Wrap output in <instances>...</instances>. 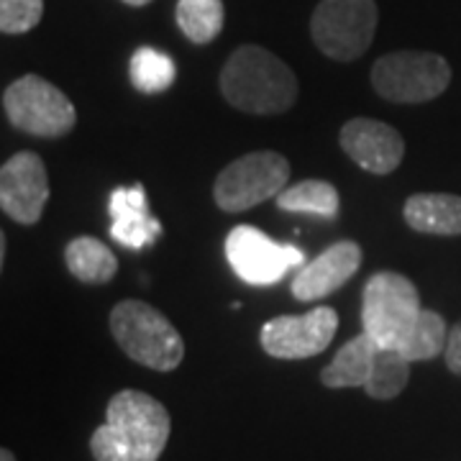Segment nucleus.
<instances>
[{
	"label": "nucleus",
	"instance_id": "obj_25",
	"mask_svg": "<svg viewBox=\"0 0 461 461\" xmlns=\"http://www.w3.org/2000/svg\"><path fill=\"white\" fill-rule=\"evenodd\" d=\"M0 461H16V456H14L8 448H3V451H0Z\"/></svg>",
	"mask_w": 461,
	"mask_h": 461
},
{
	"label": "nucleus",
	"instance_id": "obj_24",
	"mask_svg": "<svg viewBox=\"0 0 461 461\" xmlns=\"http://www.w3.org/2000/svg\"><path fill=\"white\" fill-rule=\"evenodd\" d=\"M121 3H126V5H133V8H141V5H147L151 0H121Z\"/></svg>",
	"mask_w": 461,
	"mask_h": 461
},
{
	"label": "nucleus",
	"instance_id": "obj_6",
	"mask_svg": "<svg viewBox=\"0 0 461 461\" xmlns=\"http://www.w3.org/2000/svg\"><path fill=\"white\" fill-rule=\"evenodd\" d=\"M451 83V67L433 51H393L372 67V87L393 103H429Z\"/></svg>",
	"mask_w": 461,
	"mask_h": 461
},
{
	"label": "nucleus",
	"instance_id": "obj_16",
	"mask_svg": "<svg viewBox=\"0 0 461 461\" xmlns=\"http://www.w3.org/2000/svg\"><path fill=\"white\" fill-rule=\"evenodd\" d=\"M377 341L369 333H359L357 339L346 341L339 348V354L321 372V382L330 390L364 387L372 377V369H375V362H377Z\"/></svg>",
	"mask_w": 461,
	"mask_h": 461
},
{
	"label": "nucleus",
	"instance_id": "obj_17",
	"mask_svg": "<svg viewBox=\"0 0 461 461\" xmlns=\"http://www.w3.org/2000/svg\"><path fill=\"white\" fill-rule=\"evenodd\" d=\"M67 269L85 285H105L118 272V259L95 236H77L65 249Z\"/></svg>",
	"mask_w": 461,
	"mask_h": 461
},
{
	"label": "nucleus",
	"instance_id": "obj_8",
	"mask_svg": "<svg viewBox=\"0 0 461 461\" xmlns=\"http://www.w3.org/2000/svg\"><path fill=\"white\" fill-rule=\"evenodd\" d=\"M375 0H321L311 18L315 47L336 62L359 59L377 32Z\"/></svg>",
	"mask_w": 461,
	"mask_h": 461
},
{
	"label": "nucleus",
	"instance_id": "obj_5",
	"mask_svg": "<svg viewBox=\"0 0 461 461\" xmlns=\"http://www.w3.org/2000/svg\"><path fill=\"white\" fill-rule=\"evenodd\" d=\"M290 182V162L277 151H251L215 177L213 200L223 213H244L277 198Z\"/></svg>",
	"mask_w": 461,
	"mask_h": 461
},
{
	"label": "nucleus",
	"instance_id": "obj_1",
	"mask_svg": "<svg viewBox=\"0 0 461 461\" xmlns=\"http://www.w3.org/2000/svg\"><path fill=\"white\" fill-rule=\"evenodd\" d=\"M362 326L382 348L400 351L408 362L436 359L448 339L441 313L423 308L418 287L400 272H377L366 280Z\"/></svg>",
	"mask_w": 461,
	"mask_h": 461
},
{
	"label": "nucleus",
	"instance_id": "obj_7",
	"mask_svg": "<svg viewBox=\"0 0 461 461\" xmlns=\"http://www.w3.org/2000/svg\"><path fill=\"white\" fill-rule=\"evenodd\" d=\"M8 121L39 139H59L75 129L77 111L65 93L39 75H23L3 93Z\"/></svg>",
	"mask_w": 461,
	"mask_h": 461
},
{
	"label": "nucleus",
	"instance_id": "obj_20",
	"mask_svg": "<svg viewBox=\"0 0 461 461\" xmlns=\"http://www.w3.org/2000/svg\"><path fill=\"white\" fill-rule=\"evenodd\" d=\"M175 18L193 44H211L223 29V0H177Z\"/></svg>",
	"mask_w": 461,
	"mask_h": 461
},
{
	"label": "nucleus",
	"instance_id": "obj_19",
	"mask_svg": "<svg viewBox=\"0 0 461 461\" xmlns=\"http://www.w3.org/2000/svg\"><path fill=\"white\" fill-rule=\"evenodd\" d=\"M129 75H131V83L139 93L157 95V93H165L175 85L177 65L165 51L154 50V47H141V50L133 51Z\"/></svg>",
	"mask_w": 461,
	"mask_h": 461
},
{
	"label": "nucleus",
	"instance_id": "obj_22",
	"mask_svg": "<svg viewBox=\"0 0 461 461\" xmlns=\"http://www.w3.org/2000/svg\"><path fill=\"white\" fill-rule=\"evenodd\" d=\"M44 16V0H0V32L26 33Z\"/></svg>",
	"mask_w": 461,
	"mask_h": 461
},
{
	"label": "nucleus",
	"instance_id": "obj_4",
	"mask_svg": "<svg viewBox=\"0 0 461 461\" xmlns=\"http://www.w3.org/2000/svg\"><path fill=\"white\" fill-rule=\"evenodd\" d=\"M111 333L129 359L154 372H172L185 359L180 330L144 300H121L111 311Z\"/></svg>",
	"mask_w": 461,
	"mask_h": 461
},
{
	"label": "nucleus",
	"instance_id": "obj_13",
	"mask_svg": "<svg viewBox=\"0 0 461 461\" xmlns=\"http://www.w3.org/2000/svg\"><path fill=\"white\" fill-rule=\"evenodd\" d=\"M362 247L357 241H339L329 247L313 262L297 267L293 280V295L300 303H315L333 295L339 287H344L362 267Z\"/></svg>",
	"mask_w": 461,
	"mask_h": 461
},
{
	"label": "nucleus",
	"instance_id": "obj_12",
	"mask_svg": "<svg viewBox=\"0 0 461 461\" xmlns=\"http://www.w3.org/2000/svg\"><path fill=\"white\" fill-rule=\"evenodd\" d=\"M339 141L348 159L369 175H390L405 157L400 131L375 118H351L339 133Z\"/></svg>",
	"mask_w": 461,
	"mask_h": 461
},
{
	"label": "nucleus",
	"instance_id": "obj_21",
	"mask_svg": "<svg viewBox=\"0 0 461 461\" xmlns=\"http://www.w3.org/2000/svg\"><path fill=\"white\" fill-rule=\"evenodd\" d=\"M411 364L400 351L382 348L377 351V362L372 369V377L364 384V393L372 400H393L397 397L411 379Z\"/></svg>",
	"mask_w": 461,
	"mask_h": 461
},
{
	"label": "nucleus",
	"instance_id": "obj_3",
	"mask_svg": "<svg viewBox=\"0 0 461 461\" xmlns=\"http://www.w3.org/2000/svg\"><path fill=\"white\" fill-rule=\"evenodd\" d=\"M221 93L236 111L280 115L295 105L297 77L277 54L257 44H244L221 69Z\"/></svg>",
	"mask_w": 461,
	"mask_h": 461
},
{
	"label": "nucleus",
	"instance_id": "obj_9",
	"mask_svg": "<svg viewBox=\"0 0 461 461\" xmlns=\"http://www.w3.org/2000/svg\"><path fill=\"white\" fill-rule=\"evenodd\" d=\"M226 259L239 280L257 287H269L295 267L305 264V254L293 244L272 241L257 226H236L226 236Z\"/></svg>",
	"mask_w": 461,
	"mask_h": 461
},
{
	"label": "nucleus",
	"instance_id": "obj_2",
	"mask_svg": "<svg viewBox=\"0 0 461 461\" xmlns=\"http://www.w3.org/2000/svg\"><path fill=\"white\" fill-rule=\"evenodd\" d=\"M169 430V412L157 397L121 390L111 397L105 423L90 438V451L95 461H159Z\"/></svg>",
	"mask_w": 461,
	"mask_h": 461
},
{
	"label": "nucleus",
	"instance_id": "obj_10",
	"mask_svg": "<svg viewBox=\"0 0 461 461\" xmlns=\"http://www.w3.org/2000/svg\"><path fill=\"white\" fill-rule=\"evenodd\" d=\"M339 330V313L321 305L303 315H277L267 321L259 333L262 348L275 359H311L326 351Z\"/></svg>",
	"mask_w": 461,
	"mask_h": 461
},
{
	"label": "nucleus",
	"instance_id": "obj_15",
	"mask_svg": "<svg viewBox=\"0 0 461 461\" xmlns=\"http://www.w3.org/2000/svg\"><path fill=\"white\" fill-rule=\"evenodd\" d=\"M402 218L412 230L430 236H459L461 198L451 193H418L405 200Z\"/></svg>",
	"mask_w": 461,
	"mask_h": 461
},
{
	"label": "nucleus",
	"instance_id": "obj_18",
	"mask_svg": "<svg viewBox=\"0 0 461 461\" xmlns=\"http://www.w3.org/2000/svg\"><path fill=\"white\" fill-rule=\"evenodd\" d=\"M277 208L287 213H311L321 218L339 215V190L326 180H303L297 185H287L277 195Z\"/></svg>",
	"mask_w": 461,
	"mask_h": 461
},
{
	"label": "nucleus",
	"instance_id": "obj_14",
	"mask_svg": "<svg viewBox=\"0 0 461 461\" xmlns=\"http://www.w3.org/2000/svg\"><path fill=\"white\" fill-rule=\"evenodd\" d=\"M111 236L126 249H147L162 236V223L149 213L144 185L113 190V195H111Z\"/></svg>",
	"mask_w": 461,
	"mask_h": 461
},
{
	"label": "nucleus",
	"instance_id": "obj_23",
	"mask_svg": "<svg viewBox=\"0 0 461 461\" xmlns=\"http://www.w3.org/2000/svg\"><path fill=\"white\" fill-rule=\"evenodd\" d=\"M444 357H446V366H448L456 377H461V321L454 326V329L448 330Z\"/></svg>",
	"mask_w": 461,
	"mask_h": 461
},
{
	"label": "nucleus",
	"instance_id": "obj_11",
	"mask_svg": "<svg viewBox=\"0 0 461 461\" xmlns=\"http://www.w3.org/2000/svg\"><path fill=\"white\" fill-rule=\"evenodd\" d=\"M50 200V175L33 151H18L0 169V208L21 226H33Z\"/></svg>",
	"mask_w": 461,
	"mask_h": 461
}]
</instances>
